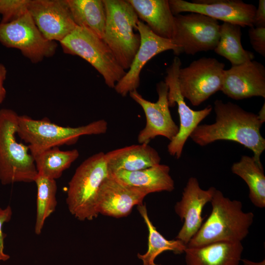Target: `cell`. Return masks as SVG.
Listing matches in <instances>:
<instances>
[{
	"instance_id": "6da1fadb",
	"label": "cell",
	"mask_w": 265,
	"mask_h": 265,
	"mask_svg": "<svg viewBox=\"0 0 265 265\" xmlns=\"http://www.w3.org/2000/svg\"><path fill=\"white\" fill-rule=\"evenodd\" d=\"M213 108L215 122L199 125L190 135L192 140L200 146L218 140L238 142L252 151L254 159L262 164L260 157L265 149V139L260 129L264 122L257 114L230 102L216 100Z\"/></svg>"
},
{
	"instance_id": "7a4b0ae2",
	"label": "cell",
	"mask_w": 265,
	"mask_h": 265,
	"mask_svg": "<svg viewBox=\"0 0 265 265\" xmlns=\"http://www.w3.org/2000/svg\"><path fill=\"white\" fill-rule=\"evenodd\" d=\"M210 203V215L186 247L200 246L217 241L241 242L249 234L254 213L243 212L240 201L232 200L217 189Z\"/></svg>"
},
{
	"instance_id": "3957f363",
	"label": "cell",
	"mask_w": 265,
	"mask_h": 265,
	"mask_svg": "<svg viewBox=\"0 0 265 265\" xmlns=\"http://www.w3.org/2000/svg\"><path fill=\"white\" fill-rule=\"evenodd\" d=\"M107 123L104 119L78 127H63L52 123L47 117L40 120L19 115L17 134L26 143L33 157L48 149L75 144L84 135L105 133Z\"/></svg>"
},
{
	"instance_id": "277c9868",
	"label": "cell",
	"mask_w": 265,
	"mask_h": 265,
	"mask_svg": "<svg viewBox=\"0 0 265 265\" xmlns=\"http://www.w3.org/2000/svg\"><path fill=\"white\" fill-rule=\"evenodd\" d=\"M18 116L10 109L0 110V181L3 185L33 182L38 175L28 145L17 140Z\"/></svg>"
},
{
	"instance_id": "5b68a950",
	"label": "cell",
	"mask_w": 265,
	"mask_h": 265,
	"mask_svg": "<svg viewBox=\"0 0 265 265\" xmlns=\"http://www.w3.org/2000/svg\"><path fill=\"white\" fill-rule=\"evenodd\" d=\"M105 153L100 152L84 160L68 184L66 203L70 213L80 220L96 218L98 192L108 176Z\"/></svg>"
},
{
	"instance_id": "8992f818",
	"label": "cell",
	"mask_w": 265,
	"mask_h": 265,
	"mask_svg": "<svg viewBox=\"0 0 265 265\" xmlns=\"http://www.w3.org/2000/svg\"><path fill=\"white\" fill-rule=\"evenodd\" d=\"M106 20L103 40L125 70L130 68L140 45L139 18L127 0H103Z\"/></svg>"
},
{
	"instance_id": "52a82bcc",
	"label": "cell",
	"mask_w": 265,
	"mask_h": 265,
	"mask_svg": "<svg viewBox=\"0 0 265 265\" xmlns=\"http://www.w3.org/2000/svg\"><path fill=\"white\" fill-rule=\"evenodd\" d=\"M59 42L64 53L79 56L90 63L110 88H114L126 73L105 41L84 27L77 26Z\"/></svg>"
},
{
	"instance_id": "ba28073f",
	"label": "cell",
	"mask_w": 265,
	"mask_h": 265,
	"mask_svg": "<svg viewBox=\"0 0 265 265\" xmlns=\"http://www.w3.org/2000/svg\"><path fill=\"white\" fill-rule=\"evenodd\" d=\"M225 64L212 57H203L181 68L178 75L180 90L184 98L198 106L220 91Z\"/></svg>"
},
{
	"instance_id": "9c48e42d",
	"label": "cell",
	"mask_w": 265,
	"mask_h": 265,
	"mask_svg": "<svg viewBox=\"0 0 265 265\" xmlns=\"http://www.w3.org/2000/svg\"><path fill=\"white\" fill-rule=\"evenodd\" d=\"M174 22L172 40L177 47V55L183 53L194 55L216 48L220 26L217 20L200 13L189 12L174 16Z\"/></svg>"
},
{
	"instance_id": "30bf717a",
	"label": "cell",
	"mask_w": 265,
	"mask_h": 265,
	"mask_svg": "<svg viewBox=\"0 0 265 265\" xmlns=\"http://www.w3.org/2000/svg\"><path fill=\"white\" fill-rule=\"evenodd\" d=\"M0 43L6 47L20 50L34 63L53 56L57 48L55 41L43 35L28 11L11 22L0 23Z\"/></svg>"
},
{
	"instance_id": "8fae6325",
	"label": "cell",
	"mask_w": 265,
	"mask_h": 265,
	"mask_svg": "<svg viewBox=\"0 0 265 265\" xmlns=\"http://www.w3.org/2000/svg\"><path fill=\"white\" fill-rule=\"evenodd\" d=\"M182 62L175 57L170 65L166 69L164 82L168 88V102L169 107L176 105L179 116L180 126L177 135L167 145L168 153L176 159L181 157L184 146L195 128L211 112L212 107L209 105L199 110H194L186 104L179 87L178 75Z\"/></svg>"
},
{
	"instance_id": "7c38bea8",
	"label": "cell",
	"mask_w": 265,
	"mask_h": 265,
	"mask_svg": "<svg viewBox=\"0 0 265 265\" xmlns=\"http://www.w3.org/2000/svg\"><path fill=\"white\" fill-rule=\"evenodd\" d=\"M173 15L183 12L200 13L241 27L253 26L255 5L241 0H168Z\"/></svg>"
},
{
	"instance_id": "4fadbf2b",
	"label": "cell",
	"mask_w": 265,
	"mask_h": 265,
	"mask_svg": "<svg viewBox=\"0 0 265 265\" xmlns=\"http://www.w3.org/2000/svg\"><path fill=\"white\" fill-rule=\"evenodd\" d=\"M158 101L151 102L144 99L137 90L129 93L130 96L143 110L146 119L145 127L137 136L139 144H148L158 136L171 141L178 133L179 126L174 121L168 102V87L164 81L157 84Z\"/></svg>"
},
{
	"instance_id": "5bb4252c",
	"label": "cell",
	"mask_w": 265,
	"mask_h": 265,
	"mask_svg": "<svg viewBox=\"0 0 265 265\" xmlns=\"http://www.w3.org/2000/svg\"><path fill=\"white\" fill-rule=\"evenodd\" d=\"M140 45L132 63L125 75L116 84L115 91L122 97L136 91L140 84V74L146 63L155 55L166 51L172 50L177 55L178 48L172 39L155 34L143 22L137 23Z\"/></svg>"
},
{
	"instance_id": "9a60e30c",
	"label": "cell",
	"mask_w": 265,
	"mask_h": 265,
	"mask_svg": "<svg viewBox=\"0 0 265 265\" xmlns=\"http://www.w3.org/2000/svg\"><path fill=\"white\" fill-rule=\"evenodd\" d=\"M28 11L48 40L60 42L76 27L66 0H30Z\"/></svg>"
},
{
	"instance_id": "2e32d148",
	"label": "cell",
	"mask_w": 265,
	"mask_h": 265,
	"mask_svg": "<svg viewBox=\"0 0 265 265\" xmlns=\"http://www.w3.org/2000/svg\"><path fill=\"white\" fill-rule=\"evenodd\" d=\"M216 189L213 186L203 189L196 178L191 177L188 179L181 199L174 207L175 212L184 221L176 239L187 245L202 225L203 209L207 203L211 202Z\"/></svg>"
},
{
	"instance_id": "e0dca14e",
	"label": "cell",
	"mask_w": 265,
	"mask_h": 265,
	"mask_svg": "<svg viewBox=\"0 0 265 265\" xmlns=\"http://www.w3.org/2000/svg\"><path fill=\"white\" fill-rule=\"evenodd\" d=\"M220 91L236 100L253 97L265 98L264 65L252 60L225 69Z\"/></svg>"
},
{
	"instance_id": "ac0fdd59",
	"label": "cell",
	"mask_w": 265,
	"mask_h": 265,
	"mask_svg": "<svg viewBox=\"0 0 265 265\" xmlns=\"http://www.w3.org/2000/svg\"><path fill=\"white\" fill-rule=\"evenodd\" d=\"M147 195L142 190L124 184L109 174L98 192V212L116 218L126 216L134 206L142 204Z\"/></svg>"
},
{
	"instance_id": "d6986e66",
	"label": "cell",
	"mask_w": 265,
	"mask_h": 265,
	"mask_svg": "<svg viewBox=\"0 0 265 265\" xmlns=\"http://www.w3.org/2000/svg\"><path fill=\"white\" fill-rule=\"evenodd\" d=\"M170 170L167 165L159 163L142 170H118L109 174L122 183L137 188L148 194L171 192L174 189V181L170 175Z\"/></svg>"
},
{
	"instance_id": "ffe728a7",
	"label": "cell",
	"mask_w": 265,
	"mask_h": 265,
	"mask_svg": "<svg viewBox=\"0 0 265 265\" xmlns=\"http://www.w3.org/2000/svg\"><path fill=\"white\" fill-rule=\"evenodd\" d=\"M243 250L241 242L217 241L184 252L186 265H239Z\"/></svg>"
},
{
	"instance_id": "44dd1931",
	"label": "cell",
	"mask_w": 265,
	"mask_h": 265,
	"mask_svg": "<svg viewBox=\"0 0 265 265\" xmlns=\"http://www.w3.org/2000/svg\"><path fill=\"white\" fill-rule=\"evenodd\" d=\"M109 173L134 171L160 163L158 152L148 144H134L105 153Z\"/></svg>"
},
{
	"instance_id": "7402d4cb",
	"label": "cell",
	"mask_w": 265,
	"mask_h": 265,
	"mask_svg": "<svg viewBox=\"0 0 265 265\" xmlns=\"http://www.w3.org/2000/svg\"><path fill=\"white\" fill-rule=\"evenodd\" d=\"M137 16L157 35L172 39L174 30V15L168 0H127Z\"/></svg>"
},
{
	"instance_id": "603a6c76",
	"label": "cell",
	"mask_w": 265,
	"mask_h": 265,
	"mask_svg": "<svg viewBox=\"0 0 265 265\" xmlns=\"http://www.w3.org/2000/svg\"><path fill=\"white\" fill-rule=\"evenodd\" d=\"M77 26L103 40L106 15L103 0H66Z\"/></svg>"
},
{
	"instance_id": "cb8c5ba5",
	"label": "cell",
	"mask_w": 265,
	"mask_h": 265,
	"mask_svg": "<svg viewBox=\"0 0 265 265\" xmlns=\"http://www.w3.org/2000/svg\"><path fill=\"white\" fill-rule=\"evenodd\" d=\"M232 172L240 177L247 185L249 197L252 204L259 208L265 207V176L262 164L253 157L241 156L231 166Z\"/></svg>"
},
{
	"instance_id": "d4e9b609",
	"label": "cell",
	"mask_w": 265,
	"mask_h": 265,
	"mask_svg": "<svg viewBox=\"0 0 265 265\" xmlns=\"http://www.w3.org/2000/svg\"><path fill=\"white\" fill-rule=\"evenodd\" d=\"M241 28L238 25L223 22L220 25L219 40L213 50L217 54L228 60L232 66L254 58L253 53L242 47Z\"/></svg>"
},
{
	"instance_id": "484cf974",
	"label": "cell",
	"mask_w": 265,
	"mask_h": 265,
	"mask_svg": "<svg viewBox=\"0 0 265 265\" xmlns=\"http://www.w3.org/2000/svg\"><path fill=\"white\" fill-rule=\"evenodd\" d=\"M137 210L143 218L148 230V249L144 254H137L138 258L143 262V265H159L155 260L160 254L166 251H171L175 254L184 252L186 245L176 239L168 240L165 238L151 221L145 205L137 206Z\"/></svg>"
},
{
	"instance_id": "4316f807",
	"label": "cell",
	"mask_w": 265,
	"mask_h": 265,
	"mask_svg": "<svg viewBox=\"0 0 265 265\" xmlns=\"http://www.w3.org/2000/svg\"><path fill=\"white\" fill-rule=\"evenodd\" d=\"M77 149L63 151L54 147L33 157L38 174L56 180L79 157Z\"/></svg>"
},
{
	"instance_id": "83f0119b",
	"label": "cell",
	"mask_w": 265,
	"mask_h": 265,
	"mask_svg": "<svg viewBox=\"0 0 265 265\" xmlns=\"http://www.w3.org/2000/svg\"><path fill=\"white\" fill-rule=\"evenodd\" d=\"M37 186L36 217L35 233L39 235L46 219L57 205V185L55 180L38 174L34 181Z\"/></svg>"
},
{
	"instance_id": "f1b7e54d",
	"label": "cell",
	"mask_w": 265,
	"mask_h": 265,
	"mask_svg": "<svg viewBox=\"0 0 265 265\" xmlns=\"http://www.w3.org/2000/svg\"><path fill=\"white\" fill-rule=\"evenodd\" d=\"M30 0H0V23H8L21 17L28 11Z\"/></svg>"
},
{
	"instance_id": "f546056e",
	"label": "cell",
	"mask_w": 265,
	"mask_h": 265,
	"mask_svg": "<svg viewBox=\"0 0 265 265\" xmlns=\"http://www.w3.org/2000/svg\"><path fill=\"white\" fill-rule=\"evenodd\" d=\"M250 42L254 50L265 57V27L252 26L248 30Z\"/></svg>"
},
{
	"instance_id": "4dcf8cb0",
	"label": "cell",
	"mask_w": 265,
	"mask_h": 265,
	"mask_svg": "<svg viewBox=\"0 0 265 265\" xmlns=\"http://www.w3.org/2000/svg\"><path fill=\"white\" fill-rule=\"evenodd\" d=\"M12 211L10 206L5 208L0 207V263L5 262L10 258V256L4 252V240L6 235L3 232L2 227L4 223L9 222L12 217Z\"/></svg>"
},
{
	"instance_id": "1f68e13d",
	"label": "cell",
	"mask_w": 265,
	"mask_h": 265,
	"mask_svg": "<svg viewBox=\"0 0 265 265\" xmlns=\"http://www.w3.org/2000/svg\"><path fill=\"white\" fill-rule=\"evenodd\" d=\"M253 26L265 27V0H260L258 8H256L253 22Z\"/></svg>"
},
{
	"instance_id": "d6a6232c",
	"label": "cell",
	"mask_w": 265,
	"mask_h": 265,
	"mask_svg": "<svg viewBox=\"0 0 265 265\" xmlns=\"http://www.w3.org/2000/svg\"><path fill=\"white\" fill-rule=\"evenodd\" d=\"M7 70L5 67L0 62V104L2 103L6 96V90L3 86L6 78Z\"/></svg>"
},
{
	"instance_id": "836d02e7",
	"label": "cell",
	"mask_w": 265,
	"mask_h": 265,
	"mask_svg": "<svg viewBox=\"0 0 265 265\" xmlns=\"http://www.w3.org/2000/svg\"><path fill=\"white\" fill-rule=\"evenodd\" d=\"M244 265H265V260L260 263H255L247 259L242 260Z\"/></svg>"
},
{
	"instance_id": "e575fe53",
	"label": "cell",
	"mask_w": 265,
	"mask_h": 265,
	"mask_svg": "<svg viewBox=\"0 0 265 265\" xmlns=\"http://www.w3.org/2000/svg\"><path fill=\"white\" fill-rule=\"evenodd\" d=\"M259 118L265 122V105L264 104L261 109L259 112L258 114H257Z\"/></svg>"
}]
</instances>
